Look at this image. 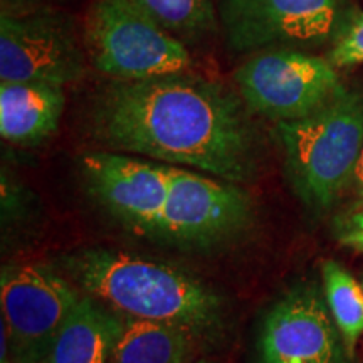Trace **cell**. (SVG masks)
<instances>
[{
    "instance_id": "6da1fadb",
    "label": "cell",
    "mask_w": 363,
    "mask_h": 363,
    "mask_svg": "<svg viewBox=\"0 0 363 363\" xmlns=\"http://www.w3.org/2000/svg\"><path fill=\"white\" fill-rule=\"evenodd\" d=\"M254 116L238 89L182 71L111 79L91 99L88 121L103 150L246 184L262 155Z\"/></svg>"
},
{
    "instance_id": "4fadbf2b",
    "label": "cell",
    "mask_w": 363,
    "mask_h": 363,
    "mask_svg": "<svg viewBox=\"0 0 363 363\" xmlns=\"http://www.w3.org/2000/svg\"><path fill=\"white\" fill-rule=\"evenodd\" d=\"M123 330L118 313L83 294L59 331L45 363H111Z\"/></svg>"
},
{
    "instance_id": "ffe728a7",
    "label": "cell",
    "mask_w": 363,
    "mask_h": 363,
    "mask_svg": "<svg viewBox=\"0 0 363 363\" xmlns=\"http://www.w3.org/2000/svg\"><path fill=\"white\" fill-rule=\"evenodd\" d=\"M348 187L353 189V192H355L358 197L363 201V148L360 152V157H358V160H357L355 169H353L352 180H350V185H348Z\"/></svg>"
},
{
    "instance_id": "7c38bea8",
    "label": "cell",
    "mask_w": 363,
    "mask_h": 363,
    "mask_svg": "<svg viewBox=\"0 0 363 363\" xmlns=\"http://www.w3.org/2000/svg\"><path fill=\"white\" fill-rule=\"evenodd\" d=\"M65 106V86L43 81L0 83L2 138L16 145L44 142L56 133Z\"/></svg>"
},
{
    "instance_id": "d6986e66",
    "label": "cell",
    "mask_w": 363,
    "mask_h": 363,
    "mask_svg": "<svg viewBox=\"0 0 363 363\" xmlns=\"http://www.w3.org/2000/svg\"><path fill=\"white\" fill-rule=\"evenodd\" d=\"M65 0H2V13H22L39 9L56 7V4Z\"/></svg>"
},
{
    "instance_id": "2e32d148",
    "label": "cell",
    "mask_w": 363,
    "mask_h": 363,
    "mask_svg": "<svg viewBox=\"0 0 363 363\" xmlns=\"http://www.w3.org/2000/svg\"><path fill=\"white\" fill-rule=\"evenodd\" d=\"M152 13L182 43H195L214 34L217 21L216 0H135Z\"/></svg>"
},
{
    "instance_id": "44dd1931",
    "label": "cell",
    "mask_w": 363,
    "mask_h": 363,
    "mask_svg": "<svg viewBox=\"0 0 363 363\" xmlns=\"http://www.w3.org/2000/svg\"><path fill=\"white\" fill-rule=\"evenodd\" d=\"M362 288H363V283H362Z\"/></svg>"
},
{
    "instance_id": "8992f818",
    "label": "cell",
    "mask_w": 363,
    "mask_h": 363,
    "mask_svg": "<svg viewBox=\"0 0 363 363\" xmlns=\"http://www.w3.org/2000/svg\"><path fill=\"white\" fill-rule=\"evenodd\" d=\"M254 217L252 197L239 184L174 167L155 239L184 249L222 246L246 234Z\"/></svg>"
},
{
    "instance_id": "52a82bcc",
    "label": "cell",
    "mask_w": 363,
    "mask_h": 363,
    "mask_svg": "<svg viewBox=\"0 0 363 363\" xmlns=\"http://www.w3.org/2000/svg\"><path fill=\"white\" fill-rule=\"evenodd\" d=\"M234 83L254 115L276 123L313 115L345 88L328 59L298 49L252 54L234 72Z\"/></svg>"
},
{
    "instance_id": "9a60e30c",
    "label": "cell",
    "mask_w": 363,
    "mask_h": 363,
    "mask_svg": "<svg viewBox=\"0 0 363 363\" xmlns=\"http://www.w3.org/2000/svg\"><path fill=\"white\" fill-rule=\"evenodd\" d=\"M325 296L331 318L342 335L345 350L353 355L363 333V288L335 261L323 264Z\"/></svg>"
},
{
    "instance_id": "30bf717a",
    "label": "cell",
    "mask_w": 363,
    "mask_h": 363,
    "mask_svg": "<svg viewBox=\"0 0 363 363\" xmlns=\"http://www.w3.org/2000/svg\"><path fill=\"white\" fill-rule=\"evenodd\" d=\"M172 169L128 153L98 150L81 158V174L89 194L130 233L155 238L169 195Z\"/></svg>"
},
{
    "instance_id": "9c48e42d",
    "label": "cell",
    "mask_w": 363,
    "mask_h": 363,
    "mask_svg": "<svg viewBox=\"0 0 363 363\" xmlns=\"http://www.w3.org/2000/svg\"><path fill=\"white\" fill-rule=\"evenodd\" d=\"M86 56L76 21L56 7L0 16V83H76Z\"/></svg>"
},
{
    "instance_id": "277c9868",
    "label": "cell",
    "mask_w": 363,
    "mask_h": 363,
    "mask_svg": "<svg viewBox=\"0 0 363 363\" xmlns=\"http://www.w3.org/2000/svg\"><path fill=\"white\" fill-rule=\"evenodd\" d=\"M89 61L111 79L133 81L187 71V44L135 0H94L84 24Z\"/></svg>"
},
{
    "instance_id": "5b68a950",
    "label": "cell",
    "mask_w": 363,
    "mask_h": 363,
    "mask_svg": "<svg viewBox=\"0 0 363 363\" xmlns=\"http://www.w3.org/2000/svg\"><path fill=\"white\" fill-rule=\"evenodd\" d=\"M227 48L238 54L333 43L352 11L345 0H216Z\"/></svg>"
},
{
    "instance_id": "3957f363",
    "label": "cell",
    "mask_w": 363,
    "mask_h": 363,
    "mask_svg": "<svg viewBox=\"0 0 363 363\" xmlns=\"http://www.w3.org/2000/svg\"><path fill=\"white\" fill-rule=\"evenodd\" d=\"M284 169L299 201L326 211L350 185L363 148V91L343 88L313 115L276 123Z\"/></svg>"
},
{
    "instance_id": "5bb4252c",
    "label": "cell",
    "mask_w": 363,
    "mask_h": 363,
    "mask_svg": "<svg viewBox=\"0 0 363 363\" xmlns=\"http://www.w3.org/2000/svg\"><path fill=\"white\" fill-rule=\"evenodd\" d=\"M195 335L179 326L145 320H123L111 363H189Z\"/></svg>"
},
{
    "instance_id": "7a4b0ae2",
    "label": "cell",
    "mask_w": 363,
    "mask_h": 363,
    "mask_svg": "<svg viewBox=\"0 0 363 363\" xmlns=\"http://www.w3.org/2000/svg\"><path fill=\"white\" fill-rule=\"evenodd\" d=\"M79 291L118 315L179 326L206 337L222 325V301L206 284L179 267L133 254L88 249L66 259Z\"/></svg>"
},
{
    "instance_id": "ba28073f",
    "label": "cell",
    "mask_w": 363,
    "mask_h": 363,
    "mask_svg": "<svg viewBox=\"0 0 363 363\" xmlns=\"http://www.w3.org/2000/svg\"><path fill=\"white\" fill-rule=\"evenodd\" d=\"M83 298L78 286L39 264L4 267L2 330L16 363H45L62 325Z\"/></svg>"
},
{
    "instance_id": "ac0fdd59",
    "label": "cell",
    "mask_w": 363,
    "mask_h": 363,
    "mask_svg": "<svg viewBox=\"0 0 363 363\" xmlns=\"http://www.w3.org/2000/svg\"><path fill=\"white\" fill-rule=\"evenodd\" d=\"M338 240L345 247L363 252V206L348 212L338 224Z\"/></svg>"
},
{
    "instance_id": "e0dca14e",
    "label": "cell",
    "mask_w": 363,
    "mask_h": 363,
    "mask_svg": "<svg viewBox=\"0 0 363 363\" xmlns=\"http://www.w3.org/2000/svg\"><path fill=\"white\" fill-rule=\"evenodd\" d=\"M326 59L335 67H350L363 62V12L352 11Z\"/></svg>"
},
{
    "instance_id": "8fae6325",
    "label": "cell",
    "mask_w": 363,
    "mask_h": 363,
    "mask_svg": "<svg viewBox=\"0 0 363 363\" xmlns=\"http://www.w3.org/2000/svg\"><path fill=\"white\" fill-rule=\"evenodd\" d=\"M345 353L342 335L315 289H294L267 313L261 363H345Z\"/></svg>"
}]
</instances>
